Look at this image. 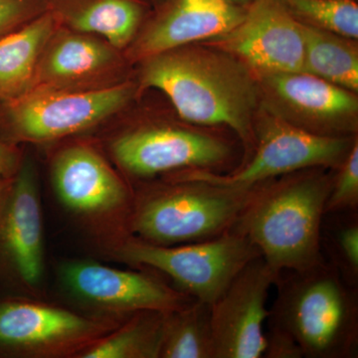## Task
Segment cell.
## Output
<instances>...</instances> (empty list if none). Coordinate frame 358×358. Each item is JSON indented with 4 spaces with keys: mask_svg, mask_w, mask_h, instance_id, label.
<instances>
[{
    "mask_svg": "<svg viewBox=\"0 0 358 358\" xmlns=\"http://www.w3.org/2000/svg\"><path fill=\"white\" fill-rule=\"evenodd\" d=\"M275 285L268 336L288 341L301 357H357V288L333 264L282 273Z\"/></svg>",
    "mask_w": 358,
    "mask_h": 358,
    "instance_id": "1",
    "label": "cell"
},
{
    "mask_svg": "<svg viewBox=\"0 0 358 358\" xmlns=\"http://www.w3.org/2000/svg\"><path fill=\"white\" fill-rule=\"evenodd\" d=\"M299 171L256 187L232 228L255 245L278 275L326 260L322 227L334 179Z\"/></svg>",
    "mask_w": 358,
    "mask_h": 358,
    "instance_id": "2",
    "label": "cell"
},
{
    "mask_svg": "<svg viewBox=\"0 0 358 358\" xmlns=\"http://www.w3.org/2000/svg\"><path fill=\"white\" fill-rule=\"evenodd\" d=\"M143 88L164 92L185 121L229 127L244 141L256 94L251 79L236 65L203 51L169 50L148 59Z\"/></svg>",
    "mask_w": 358,
    "mask_h": 358,
    "instance_id": "3",
    "label": "cell"
},
{
    "mask_svg": "<svg viewBox=\"0 0 358 358\" xmlns=\"http://www.w3.org/2000/svg\"><path fill=\"white\" fill-rule=\"evenodd\" d=\"M255 189L173 180L133 201L129 227L138 239L160 246L207 241L232 230Z\"/></svg>",
    "mask_w": 358,
    "mask_h": 358,
    "instance_id": "4",
    "label": "cell"
},
{
    "mask_svg": "<svg viewBox=\"0 0 358 358\" xmlns=\"http://www.w3.org/2000/svg\"><path fill=\"white\" fill-rule=\"evenodd\" d=\"M133 95L129 83L94 89H33L0 103L6 140L45 143L83 131L122 110Z\"/></svg>",
    "mask_w": 358,
    "mask_h": 358,
    "instance_id": "5",
    "label": "cell"
},
{
    "mask_svg": "<svg viewBox=\"0 0 358 358\" xmlns=\"http://www.w3.org/2000/svg\"><path fill=\"white\" fill-rule=\"evenodd\" d=\"M117 255L169 275L179 291L211 305L242 268L261 254L248 238L231 230L207 241L176 246L129 238L117 249Z\"/></svg>",
    "mask_w": 358,
    "mask_h": 358,
    "instance_id": "6",
    "label": "cell"
},
{
    "mask_svg": "<svg viewBox=\"0 0 358 358\" xmlns=\"http://www.w3.org/2000/svg\"><path fill=\"white\" fill-rule=\"evenodd\" d=\"M352 145L348 138L313 133L284 122H270L261 131L253 157L239 169L227 174L186 171L173 180L195 179L252 189L278 176L303 169L339 166Z\"/></svg>",
    "mask_w": 358,
    "mask_h": 358,
    "instance_id": "7",
    "label": "cell"
},
{
    "mask_svg": "<svg viewBox=\"0 0 358 358\" xmlns=\"http://www.w3.org/2000/svg\"><path fill=\"white\" fill-rule=\"evenodd\" d=\"M279 275L262 256L247 264L210 305L214 358H262L268 293Z\"/></svg>",
    "mask_w": 358,
    "mask_h": 358,
    "instance_id": "8",
    "label": "cell"
},
{
    "mask_svg": "<svg viewBox=\"0 0 358 358\" xmlns=\"http://www.w3.org/2000/svg\"><path fill=\"white\" fill-rule=\"evenodd\" d=\"M115 160L138 178L186 171H210L232 155L226 141L204 133L176 127H147L122 134L112 145Z\"/></svg>",
    "mask_w": 358,
    "mask_h": 358,
    "instance_id": "9",
    "label": "cell"
},
{
    "mask_svg": "<svg viewBox=\"0 0 358 358\" xmlns=\"http://www.w3.org/2000/svg\"><path fill=\"white\" fill-rule=\"evenodd\" d=\"M114 324L29 301L0 303V346L40 357L80 355Z\"/></svg>",
    "mask_w": 358,
    "mask_h": 358,
    "instance_id": "10",
    "label": "cell"
},
{
    "mask_svg": "<svg viewBox=\"0 0 358 358\" xmlns=\"http://www.w3.org/2000/svg\"><path fill=\"white\" fill-rule=\"evenodd\" d=\"M220 46L267 74L305 71L303 23L284 0H253Z\"/></svg>",
    "mask_w": 358,
    "mask_h": 358,
    "instance_id": "11",
    "label": "cell"
},
{
    "mask_svg": "<svg viewBox=\"0 0 358 358\" xmlns=\"http://www.w3.org/2000/svg\"><path fill=\"white\" fill-rule=\"evenodd\" d=\"M62 280L81 300L124 315L143 310L171 313L194 301L148 273L119 270L96 263L68 264L63 268Z\"/></svg>",
    "mask_w": 358,
    "mask_h": 358,
    "instance_id": "12",
    "label": "cell"
},
{
    "mask_svg": "<svg viewBox=\"0 0 358 358\" xmlns=\"http://www.w3.org/2000/svg\"><path fill=\"white\" fill-rule=\"evenodd\" d=\"M0 252L21 281L38 286L44 272L43 224L36 176L26 162L0 200Z\"/></svg>",
    "mask_w": 358,
    "mask_h": 358,
    "instance_id": "13",
    "label": "cell"
},
{
    "mask_svg": "<svg viewBox=\"0 0 358 358\" xmlns=\"http://www.w3.org/2000/svg\"><path fill=\"white\" fill-rule=\"evenodd\" d=\"M52 178L59 199L80 215H105L133 205L124 181L87 145L63 150L54 160Z\"/></svg>",
    "mask_w": 358,
    "mask_h": 358,
    "instance_id": "14",
    "label": "cell"
},
{
    "mask_svg": "<svg viewBox=\"0 0 358 358\" xmlns=\"http://www.w3.org/2000/svg\"><path fill=\"white\" fill-rule=\"evenodd\" d=\"M117 63L115 48L108 42L57 29L40 57L30 90L100 88L96 82L114 72Z\"/></svg>",
    "mask_w": 358,
    "mask_h": 358,
    "instance_id": "15",
    "label": "cell"
},
{
    "mask_svg": "<svg viewBox=\"0 0 358 358\" xmlns=\"http://www.w3.org/2000/svg\"><path fill=\"white\" fill-rule=\"evenodd\" d=\"M246 8L227 0H173L134 48L148 59L183 45L226 35L243 20Z\"/></svg>",
    "mask_w": 358,
    "mask_h": 358,
    "instance_id": "16",
    "label": "cell"
},
{
    "mask_svg": "<svg viewBox=\"0 0 358 358\" xmlns=\"http://www.w3.org/2000/svg\"><path fill=\"white\" fill-rule=\"evenodd\" d=\"M60 23L47 8L0 37V103L15 100L31 89L40 57Z\"/></svg>",
    "mask_w": 358,
    "mask_h": 358,
    "instance_id": "17",
    "label": "cell"
},
{
    "mask_svg": "<svg viewBox=\"0 0 358 358\" xmlns=\"http://www.w3.org/2000/svg\"><path fill=\"white\" fill-rule=\"evenodd\" d=\"M73 31L98 34L115 49L127 46L143 18L138 0H46Z\"/></svg>",
    "mask_w": 358,
    "mask_h": 358,
    "instance_id": "18",
    "label": "cell"
},
{
    "mask_svg": "<svg viewBox=\"0 0 358 358\" xmlns=\"http://www.w3.org/2000/svg\"><path fill=\"white\" fill-rule=\"evenodd\" d=\"M267 82L282 100L313 119L338 121L357 110L352 92L307 71L271 73Z\"/></svg>",
    "mask_w": 358,
    "mask_h": 358,
    "instance_id": "19",
    "label": "cell"
},
{
    "mask_svg": "<svg viewBox=\"0 0 358 358\" xmlns=\"http://www.w3.org/2000/svg\"><path fill=\"white\" fill-rule=\"evenodd\" d=\"M167 313L143 310L77 355L81 358H159Z\"/></svg>",
    "mask_w": 358,
    "mask_h": 358,
    "instance_id": "20",
    "label": "cell"
},
{
    "mask_svg": "<svg viewBox=\"0 0 358 358\" xmlns=\"http://www.w3.org/2000/svg\"><path fill=\"white\" fill-rule=\"evenodd\" d=\"M303 23V22H301ZM305 71L350 92L358 89L357 52L331 32L303 23Z\"/></svg>",
    "mask_w": 358,
    "mask_h": 358,
    "instance_id": "21",
    "label": "cell"
},
{
    "mask_svg": "<svg viewBox=\"0 0 358 358\" xmlns=\"http://www.w3.org/2000/svg\"><path fill=\"white\" fill-rule=\"evenodd\" d=\"M159 358H214L210 305L194 300L167 313Z\"/></svg>",
    "mask_w": 358,
    "mask_h": 358,
    "instance_id": "22",
    "label": "cell"
},
{
    "mask_svg": "<svg viewBox=\"0 0 358 358\" xmlns=\"http://www.w3.org/2000/svg\"><path fill=\"white\" fill-rule=\"evenodd\" d=\"M322 251L350 286L358 284L357 211L324 214L322 227Z\"/></svg>",
    "mask_w": 358,
    "mask_h": 358,
    "instance_id": "23",
    "label": "cell"
},
{
    "mask_svg": "<svg viewBox=\"0 0 358 358\" xmlns=\"http://www.w3.org/2000/svg\"><path fill=\"white\" fill-rule=\"evenodd\" d=\"M296 18L348 38L358 36V6L355 0H284Z\"/></svg>",
    "mask_w": 358,
    "mask_h": 358,
    "instance_id": "24",
    "label": "cell"
},
{
    "mask_svg": "<svg viewBox=\"0 0 358 358\" xmlns=\"http://www.w3.org/2000/svg\"><path fill=\"white\" fill-rule=\"evenodd\" d=\"M358 208V143H353L339 173L334 178L327 200L326 214L357 211Z\"/></svg>",
    "mask_w": 358,
    "mask_h": 358,
    "instance_id": "25",
    "label": "cell"
},
{
    "mask_svg": "<svg viewBox=\"0 0 358 358\" xmlns=\"http://www.w3.org/2000/svg\"><path fill=\"white\" fill-rule=\"evenodd\" d=\"M47 10L45 0H0V37Z\"/></svg>",
    "mask_w": 358,
    "mask_h": 358,
    "instance_id": "26",
    "label": "cell"
},
{
    "mask_svg": "<svg viewBox=\"0 0 358 358\" xmlns=\"http://www.w3.org/2000/svg\"><path fill=\"white\" fill-rule=\"evenodd\" d=\"M22 155L16 143L0 141V178L11 180L22 164Z\"/></svg>",
    "mask_w": 358,
    "mask_h": 358,
    "instance_id": "27",
    "label": "cell"
},
{
    "mask_svg": "<svg viewBox=\"0 0 358 358\" xmlns=\"http://www.w3.org/2000/svg\"><path fill=\"white\" fill-rule=\"evenodd\" d=\"M227 1H229L231 3L235 4V6L240 7L243 6L244 8H247V7H248L250 4L253 2V0H227Z\"/></svg>",
    "mask_w": 358,
    "mask_h": 358,
    "instance_id": "28",
    "label": "cell"
},
{
    "mask_svg": "<svg viewBox=\"0 0 358 358\" xmlns=\"http://www.w3.org/2000/svg\"><path fill=\"white\" fill-rule=\"evenodd\" d=\"M9 181L10 180H3V179L0 178V200H1L4 192H6V189L7 185H8Z\"/></svg>",
    "mask_w": 358,
    "mask_h": 358,
    "instance_id": "29",
    "label": "cell"
}]
</instances>
